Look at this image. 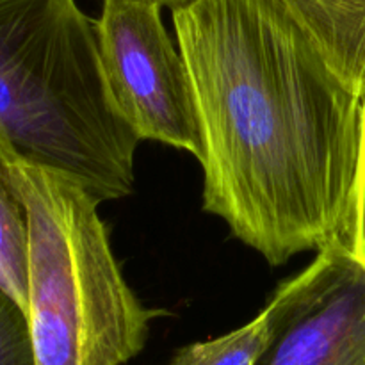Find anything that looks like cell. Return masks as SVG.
I'll return each mask as SVG.
<instances>
[{"instance_id":"cell-1","label":"cell","mask_w":365,"mask_h":365,"mask_svg":"<svg viewBox=\"0 0 365 365\" xmlns=\"http://www.w3.org/2000/svg\"><path fill=\"white\" fill-rule=\"evenodd\" d=\"M198 114L203 209L271 266L342 242L362 98L278 0L173 9Z\"/></svg>"},{"instance_id":"cell-2","label":"cell","mask_w":365,"mask_h":365,"mask_svg":"<svg viewBox=\"0 0 365 365\" xmlns=\"http://www.w3.org/2000/svg\"><path fill=\"white\" fill-rule=\"evenodd\" d=\"M0 130L100 202L134 189L139 138L110 102L95 21L77 0H0Z\"/></svg>"},{"instance_id":"cell-3","label":"cell","mask_w":365,"mask_h":365,"mask_svg":"<svg viewBox=\"0 0 365 365\" xmlns=\"http://www.w3.org/2000/svg\"><path fill=\"white\" fill-rule=\"evenodd\" d=\"M29 228L27 321L36 365H125L145 349L146 309L125 280L100 202L81 180L16 153Z\"/></svg>"},{"instance_id":"cell-4","label":"cell","mask_w":365,"mask_h":365,"mask_svg":"<svg viewBox=\"0 0 365 365\" xmlns=\"http://www.w3.org/2000/svg\"><path fill=\"white\" fill-rule=\"evenodd\" d=\"M153 0H103L95 21L107 91L139 141L202 157L187 64Z\"/></svg>"},{"instance_id":"cell-5","label":"cell","mask_w":365,"mask_h":365,"mask_svg":"<svg viewBox=\"0 0 365 365\" xmlns=\"http://www.w3.org/2000/svg\"><path fill=\"white\" fill-rule=\"evenodd\" d=\"M273 296L277 331L259 365H365V266L341 242Z\"/></svg>"},{"instance_id":"cell-6","label":"cell","mask_w":365,"mask_h":365,"mask_svg":"<svg viewBox=\"0 0 365 365\" xmlns=\"http://www.w3.org/2000/svg\"><path fill=\"white\" fill-rule=\"evenodd\" d=\"M335 77L365 96V0H278Z\"/></svg>"},{"instance_id":"cell-7","label":"cell","mask_w":365,"mask_h":365,"mask_svg":"<svg viewBox=\"0 0 365 365\" xmlns=\"http://www.w3.org/2000/svg\"><path fill=\"white\" fill-rule=\"evenodd\" d=\"M16 148L0 130V289L27 310L29 228L11 177Z\"/></svg>"},{"instance_id":"cell-8","label":"cell","mask_w":365,"mask_h":365,"mask_svg":"<svg viewBox=\"0 0 365 365\" xmlns=\"http://www.w3.org/2000/svg\"><path fill=\"white\" fill-rule=\"evenodd\" d=\"M278 324V302L267 305L242 327L182 348L166 365H259L273 342Z\"/></svg>"},{"instance_id":"cell-9","label":"cell","mask_w":365,"mask_h":365,"mask_svg":"<svg viewBox=\"0 0 365 365\" xmlns=\"http://www.w3.org/2000/svg\"><path fill=\"white\" fill-rule=\"evenodd\" d=\"M0 365H36L25 310L0 289Z\"/></svg>"},{"instance_id":"cell-10","label":"cell","mask_w":365,"mask_h":365,"mask_svg":"<svg viewBox=\"0 0 365 365\" xmlns=\"http://www.w3.org/2000/svg\"><path fill=\"white\" fill-rule=\"evenodd\" d=\"M341 246L356 262L365 266V96L362 98V139H360L359 168H356L348 225Z\"/></svg>"},{"instance_id":"cell-11","label":"cell","mask_w":365,"mask_h":365,"mask_svg":"<svg viewBox=\"0 0 365 365\" xmlns=\"http://www.w3.org/2000/svg\"><path fill=\"white\" fill-rule=\"evenodd\" d=\"M153 2L160 4L163 7H170V9L173 11V9H177V7H182V6H185V4L192 2V0H153Z\"/></svg>"}]
</instances>
